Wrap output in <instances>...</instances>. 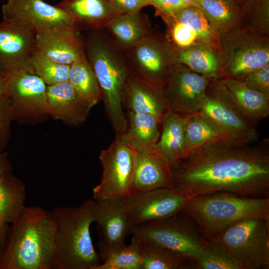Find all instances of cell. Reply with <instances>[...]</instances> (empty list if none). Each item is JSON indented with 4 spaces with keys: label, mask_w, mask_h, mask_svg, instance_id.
<instances>
[{
    "label": "cell",
    "mask_w": 269,
    "mask_h": 269,
    "mask_svg": "<svg viewBox=\"0 0 269 269\" xmlns=\"http://www.w3.org/2000/svg\"><path fill=\"white\" fill-rule=\"evenodd\" d=\"M56 224L51 211L26 206L11 224L0 269H51Z\"/></svg>",
    "instance_id": "cell-3"
},
{
    "label": "cell",
    "mask_w": 269,
    "mask_h": 269,
    "mask_svg": "<svg viewBox=\"0 0 269 269\" xmlns=\"http://www.w3.org/2000/svg\"><path fill=\"white\" fill-rule=\"evenodd\" d=\"M179 60L194 71L207 76H214L218 69V60L209 50L202 49L181 51Z\"/></svg>",
    "instance_id": "cell-34"
},
{
    "label": "cell",
    "mask_w": 269,
    "mask_h": 269,
    "mask_svg": "<svg viewBox=\"0 0 269 269\" xmlns=\"http://www.w3.org/2000/svg\"><path fill=\"white\" fill-rule=\"evenodd\" d=\"M150 4L153 5L159 13L165 15L189 6L182 0H154Z\"/></svg>",
    "instance_id": "cell-40"
},
{
    "label": "cell",
    "mask_w": 269,
    "mask_h": 269,
    "mask_svg": "<svg viewBox=\"0 0 269 269\" xmlns=\"http://www.w3.org/2000/svg\"><path fill=\"white\" fill-rule=\"evenodd\" d=\"M123 104L129 112L154 116L159 124L168 111L161 90L132 71L125 87Z\"/></svg>",
    "instance_id": "cell-18"
},
{
    "label": "cell",
    "mask_w": 269,
    "mask_h": 269,
    "mask_svg": "<svg viewBox=\"0 0 269 269\" xmlns=\"http://www.w3.org/2000/svg\"><path fill=\"white\" fill-rule=\"evenodd\" d=\"M180 211L194 221L206 240H211L243 219H269V197L215 192L186 198Z\"/></svg>",
    "instance_id": "cell-5"
},
{
    "label": "cell",
    "mask_w": 269,
    "mask_h": 269,
    "mask_svg": "<svg viewBox=\"0 0 269 269\" xmlns=\"http://www.w3.org/2000/svg\"><path fill=\"white\" fill-rule=\"evenodd\" d=\"M103 262L95 269H142L137 241L133 237L131 244L112 252Z\"/></svg>",
    "instance_id": "cell-32"
},
{
    "label": "cell",
    "mask_w": 269,
    "mask_h": 269,
    "mask_svg": "<svg viewBox=\"0 0 269 269\" xmlns=\"http://www.w3.org/2000/svg\"><path fill=\"white\" fill-rule=\"evenodd\" d=\"M215 124L233 143L249 144L258 141L259 134L219 87L208 94L198 112Z\"/></svg>",
    "instance_id": "cell-12"
},
{
    "label": "cell",
    "mask_w": 269,
    "mask_h": 269,
    "mask_svg": "<svg viewBox=\"0 0 269 269\" xmlns=\"http://www.w3.org/2000/svg\"><path fill=\"white\" fill-rule=\"evenodd\" d=\"M183 0L185 2L188 4L189 5L199 7L198 4V0Z\"/></svg>",
    "instance_id": "cell-45"
},
{
    "label": "cell",
    "mask_w": 269,
    "mask_h": 269,
    "mask_svg": "<svg viewBox=\"0 0 269 269\" xmlns=\"http://www.w3.org/2000/svg\"><path fill=\"white\" fill-rule=\"evenodd\" d=\"M6 98V72L0 67V100Z\"/></svg>",
    "instance_id": "cell-44"
},
{
    "label": "cell",
    "mask_w": 269,
    "mask_h": 269,
    "mask_svg": "<svg viewBox=\"0 0 269 269\" xmlns=\"http://www.w3.org/2000/svg\"><path fill=\"white\" fill-rule=\"evenodd\" d=\"M96 201L95 223L99 238L98 253L104 261L110 254L125 245L126 239L131 234L132 226L123 199Z\"/></svg>",
    "instance_id": "cell-13"
},
{
    "label": "cell",
    "mask_w": 269,
    "mask_h": 269,
    "mask_svg": "<svg viewBox=\"0 0 269 269\" xmlns=\"http://www.w3.org/2000/svg\"><path fill=\"white\" fill-rule=\"evenodd\" d=\"M127 128L121 134L137 152L155 150L160 137L159 123L149 114H138L129 112Z\"/></svg>",
    "instance_id": "cell-25"
},
{
    "label": "cell",
    "mask_w": 269,
    "mask_h": 269,
    "mask_svg": "<svg viewBox=\"0 0 269 269\" xmlns=\"http://www.w3.org/2000/svg\"><path fill=\"white\" fill-rule=\"evenodd\" d=\"M176 21L181 22L189 25L194 30L197 37L201 39H208L212 34L211 27L207 16L200 8L189 5L169 15Z\"/></svg>",
    "instance_id": "cell-35"
},
{
    "label": "cell",
    "mask_w": 269,
    "mask_h": 269,
    "mask_svg": "<svg viewBox=\"0 0 269 269\" xmlns=\"http://www.w3.org/2000/svg\"><path fill=\"white\" fill-rule=\"evenodd\" d=\"M35 30L3 19L0 22V67L11 74H34L31 60L36 52Z\"/></svg>",
    "instance_id": "cell-9"
},
{
    "label": "cell",
    "mask_w": 269,
    "mask_h": 269,
    "mask_svg": "<svg viewBox=\"0 0 269 269\" xmlns=\"http://www.w3.org/2000/svg\"><path fill=\"white\" fill-rule=\"evenodd\" d=\"M96 201L88 199L79 206H61L51 212L56 224L51 269H95L101 264L91 238Z\"/></svg>",
    "instance_id": "cell-4"
},
{
    "label": "cell",
    "mask_w": 269,
    "mask_h": 269,
    "mask_svg": "<svg viewBox=\"0 0 269 269\" xmlns=\"http://www.w3.org/2000/svg\"><path fill=\"white\" fill-rule=\"evenodd\" d=\"M124 51L132 71L161 90L169 72L162 47L152 34Z\"/></svg>",
    "instance_id": "cell-16"
},
{
    "label": "cell",
    "mask_w": 269,
    "mask_h": 269,
    "mask_svg": "<svg viewBox=\"0 0 269 269\" xmlns=\"http://www.w3.org/2000/svg\"><path fill=\"white\" fill-rule=\"evenodd\" d=\"M220 142L235 144L209 119L198 113L190 115L185 129V155L204 145Z\"/></svg>",
    "instance_id": "cell-27"
},
{
    "label": "cell",
    "mask_w": 269,
    "mask_h": 269,
    "mask_svg": "<svg viewBox=\"0 0 269 269\" xmlns=\"http://www.w3.org/2000/svg\"><path fill=\"white\" fill-rule=\"evenodd\" d=\"M170 165L172 187L186 198L221 192L269 197V138L249 144H206Z\"/></svg>",
    "instance_id": "cell-1"
},
{
    "label": "cell",
    "mask_w": 269,
    "mask_h": 269,
    "mask_svg": "<svg viewBox=\"0 0 269 269\" xmlns=\"http://www.w3.org/2000/svg\"><path fill=\"white\" fill-rule=\"evenodd\" d=\"M105 29L122 49L125 50L150 33L149 21L140 11L115 16Z\"/></svg>",
    "instance_id": "cell-24"
},
{
    "label": "cell",
    "mask_w": 269,
    "mask_h": 269,
    "mask_svg": "<svg viewBox=\"0 0 269 269\" xmlns=\"http://www.w3.org/2000/svg\"><path fill=\"white\" fill-rule=\"evenodd\" d=\"M214 240L220 242L240 269L269 268V219L239 221Z\"/></svg>",
    "instance_id": "cell-6"
},
{
    "label": "cell",
    "mask_w": 269,
    "mask_h": 269,
    "mask_svg": "<svg viewBox=\"0 0 269 269\" xmlns=\"http://www.w3.org/2000/svg\"><path fill=\"white\" fill-rule=\"evenodd\" d=\"M135 239L137 242L142 260V269H184L187 264L191 262L169 249L155 244Z\"/></svg>",
    "instance_id": "cell-29"
},
{
    "label": "cell",
    "mask_w": 269,
    "mask_h": 269,
    "mask_svg": "<svg viewBox=\"0 0 269 269\" xmlns=\"http://www.w3.org/2000/svg\"><path fill=\"white\" fill-rule=\"evenodd\" d=\"M68 81L91 108L102 100L99 82L85 55L70 65Z\"/></svg>",
    "instance_id": "cell-28"
},
{
    "label": "cell",
    "mask_w": 269,
    "mask_h": 269,
    "mask_svg": "<svg viewBox=\"0 0 269 269\" xmlns=\"http://www.w3.org/2000/svg\"><path fill=\"white\" fill-rule=\"evenodd\" d=\"M80 31L72 29L36 30V51L52 61L70 65L85 55Z\"/></svg>",
    "instance_id": "cell-17"
},
{
    "label": "cell",
    "mask_w": 269,
    "mask_h": 269,
    "mask_svg": "<svg viewBox=\"0 0 269 269\" xmlns=\"http://www.w3.org/2000/svg\"><path fill=\"white\" fill-rule=\"evenodd\" d=\"M3 19L39 29L81 30L77 20L64 10L43 0H7L1 8Z\"/></svg>",
    "instance_id": "cell-11"
},
{
    "label": "cell",
    "mask_w": 269,
    "mask_h": 269,
    "mask_svg": "<svg viewBox=\"0 0 269 269\" xmlns=\"http://www.w3.org/2000/svg\"><path fill=\"white\" fill-rule=\"evenodd\" d=\"M31 63L34 74L40 77L47 86L68 81L70 65L52 61L36 51Z\"/></svg>",
    "instance_id": "cell-33"
},
{
    "label": "cell",
    "mask_w": 269,
    "mask_h": 269,
    "mask_svg": "<svg viewBox=\"0 0 269 269\" xmlns=\"http://www.w3.org/2000/svg\"><path fill=\"white\" fill-rule=\"evenodd\" d=\"M11 166L5 152L0 153V177L11 172Z\"/></svg>",
    "instance_id": "cell-43"
},
{
    "label": "cell",
    "mask_w": 269,
    "mask_h": 269,
    "mask_svg": "<svg viewBox=\"0 0 269 269\" xmlns=\"http://www.w3.org/2000/svg\"><path fill=\"white\" fill-rule=\"evenodd\" d=\"M48 114L73 125L84 122L92 108L69 82L47 86Z\"/></svg>",
    "instance_id": "cell-20"
},
{
    "label": "cell",
    "mask_w": 269,
    "mask_h": 269,
    "mask_svg": "<svg viewBox=\"0 0 269 269\" xmlns=\"http://www.w3.org/2000/svg\"><path fill=\"white\" fill-rule=\"evenodd\" d=\"M199 7L207 17L218 24L231 21L235 16V6L230 0H198Z\"/></svg>",
    "instance_id": "cell-36"
},
{
    "label": "cell",
    "mask_w": 269,
    "mask_h": 269,
    "mask_svg": "<svg viewBox=\"0 0 269 269\" xmlns=\"http://www.w3.org/2000/svg\"><path fill=\"white\" fill-rule=\"evenodd\" d=\"M147 5L150 4V3L154 0H144Z\"/></svg>",
    "instance_id": "cell-46"
},
{
    "label": "cell",
    "mask_w": 269,
    "mask_h": 269,
    "mask_svg": "<svg viewBox=\"0 0 269 269\" xmlns=\"http://www.w3.org/2000/svg\"><path fill=\"white\" fill-rule=\"evenodd\" d=\"M13 119L9 104L7 98L0 100V153L4 146L8 134L9 125Z\"/></svg>",
    "instance_id": "cell-39"
},
{
    "label": "cell",
    "mask_w": 269,
    "mask_h": 269,
    "mask_svg": "<svg viewBox=\"0 0 269 269\" xmlns=\"http://www.w3.org/2000/svg\"><path fill=\"white\" fill-rule=\"evenodd\" d=\"M6 97L13 118L21 112L36 116L48 114L47 86L38 76L6 72Z\"/></svg>",
    "instance_id": "cell-15"
},
{
    "label": "cell",
    "mask_w": 269,
    "mask_h": 269,
    "mask_svg": "<svg viewBox=\"0 0 269 269\" xmlns=\"http://www.w3.org/2000/svg\"><path fill=\"white\" fill-rule=\"evenodd\" d=\"M84 53L99 82L106 112L116 135L128 126L123 109L125 87L132 70L125 52L104 29L83 34Z\"/></svg>",
    "instance_id": "cell-2"
},
{
    "label": "cell",
    "mask_w": 269,
    "mask_h": 269,
    "mask_svg": "<svg viewBox=\"0 0 269 269\" xmlns=\"http://www.w3.org/2000/svg\"><path fill=\"white\" fill-rule=\"evenodd\" d=\"M248 87L269 97V65L253 71L240 80Z\"/></svg>",
    "instance_id": "cell-37"
},
{
    "label": "cell",
    "mask_w": 269,
    "mask_h": 269,
    "mask_svg": "<svg viewBox=\"0 0 269 269\" xmlns=\"http://www.w3.org/2000/svg\"><path fill=\"white\" fill-rule=\"evenodd\" d=\"M131 235L139 241L169 249L190 262L207 241L194 221L181 211L163 219L132 226Z\"/></svg>",
    "instance_id": "cell-7"
},
{
    "label": "cell",
    "mask_w": 269,
    "mask_h": 269,
    "mask_svg": "<svg viewBox=\"0 0 269 269\" xmlns=\"http://www.w3.org/2000/svg\"><path fill=\"white\" fill-rule=\"evenodd\" d=\"M10 232L9 224L0 220V255L7 244Z\"/></svg>",
    "instance_id": "cell-42"
},
{
    "label": "cell",
    "mask_w": 269,
    "mask_h": 269,
    "mask_svg": "<svg viewBox=\"0 0 269 269\" xmlns=\"http://www.w3.org/2000/svg\"><path fill=\"white\" fill-rule=\"evenodd\" d=\"M136 153L121 135H116L101 151L99 159L103 172L99 184L93 189L95 200L123 199L131 194Z\"/></svg>",
    "instance_id": "cell-8"
},
{
    "label": "cell",
    "mask_w": 269,
    "mask_h": 269,
    "mask_svg": "<svg viewBox=\"0 0 269 269\" xmlns=\"http://www.w3.org/2000/svg\"><path fill=\"white\" fill-rule=\"evenodd\" d=\"M78 22L81 30L104 29L121 13L108 0H63L56 5Z\"/></svg>",
    "instance_id": "cell-22"
},
{
    "label": "cell",
    "mask_w": 269,
    "mask_h": 269,
    "mask_svg": "<svg viewBox=\"0 0 269 269\" xmlns=\"http://www.w3.org/2000/svg\"><path fill=\"white\" fill-rule=\"evenodd\" d=\"M172 36L174 42L180 47L189 46L197 37L196 33L191 27L178 21L173 26Z\"/></svg>",
    "instance_id": "cell-38"
},
{
    "label": "cell",
    "mask_w": 269,
    "mask_h": 269,
    "mask_svg": "<svg viewBox=\"0 0 269 269\" xmlns=\"http://www.w3.org/2000/svg\"><path fill=\"white\" fill-rule=\"evenodd\" d=\"M191 262L199 269H240L216 240H207Z\"/></svg>",
    "instance_id": "cell-30"
},
{
    "label": "cell",
    "mask_w": 269,
    "mask_h": 269,
    "mask_svg": "<svg viewBox=\"0 0 269 269\" xmlns=\"http://www.w3.org/2000/svg\"><path fill=\"white\" fill-rule=\"evenodd\" d=\"M172 187V176L167 160L155 150L136 153L132 193Z\"/></svg>",
    "instance_id": "cell-21"
},
{
    "label": "cell",
    "mask_w": 269,
    "mask_h": 269,
    "mask_svg": "<svg viewBox=\"0 0 269 269\" xmlns=\"http://www.w3.org/2000/svg\"><path fill=\"white\" fill-rule=\"evenodd\" d=\"M186 199L181 192L171 187L132 193L123 200L131 226H134L177 213Z\"/></svg>",
    "instance_id": "cell-10"
},
{
    "label": "cell",
    "mask_w": 269,
    "mask_h": 269,
    "mask_svg": "<svg viewBox=\"0 0 269 269\" xmlns=\"http://www.w3.org/2000/svg\"><path fill=\"white\" fill-rule=\"evenodd\" d=\"M121 13L140 11L147 5L144 0H108Z\"/></svg>",
    "instance_id": "cell-41"
},
{
    "label": "cell",
    "mask_w": 269,
    "mask_h": 269,
    "mask_svg": "<svg viewBox=\"0 0 269 269\" xmlns=\"http://www.w3.org/2000/svg\"><path fill=\"white\" fill-rule=\"evenodd\" d=\"M208 85L205 76L186 70L169 72L161 89L168 110L185 115L198 113Z\"/></svg>",
    "instance_id": "cell-14"
},
{
    "label": "cell",
    "mask_w": 269,
    "mask_h": 269,
    "mask_svg": "<svg viewBox=\"0 0 269 269\" xmlns=\"http://www.w3.org/2000/svg\"><path fill=\"white\" fill-rule=\"evenodd\" d=\"M26 196L23 182L11 172L0 177V220L15 222L26 207Z\"/></svg>",
    "instance_id": "cell-26"
},
{
    "label": "cell",
    "mask_w": 269,
    "mask_h": 269,
    "mask_svg": "<svg viewBox=\"0 0 269 269\" xmlns=\"http://www.w3.org/2000/svg\"><path fill=\"white\" fill-rule=\"evenodd\" d=\"M244 118L253 127L269 115V97L241 81L227 78L219 87Z\"/></svg>",
    "instance_id": "cell-19"
},
{
    "label": "cell",
    "mask_w": 269,
    "mask_h": 269,
    "mask_svg": "<svg viewBox=\"0 0 269 269\" xmlns=\"http://www.w3.org/2000/svg\"><path fill=\"white\" fill-rule=\"evenodd\" d=\"M269 51L267 48L252 47L244 49L235 56L230 67V75L241 79L269 64Z\"/></svg>",
    "instance_id": "cell-31"
},
{
    "label": "cell",
    "mask_w": 269,
    "mask_h": 269,
    "mask_svg": "<svg viewBox=\"0 0 269 269\" xmlns=\"http://www.w3.org/2000/svg\"><path fill=\"white\" fill-rule=\"evenodd\" d=\"M190 115L168 110L160 122L162 133L155 150L162 155L170 165L185 154V129Z\"/></svg>",
    "instance_id": "cell-23"
}]
</instances>
